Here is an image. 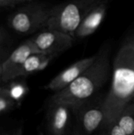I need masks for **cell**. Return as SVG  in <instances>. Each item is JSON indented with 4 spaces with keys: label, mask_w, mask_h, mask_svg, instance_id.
<instances>
[{
    "label": "cell",
    "mask_w": 134,
    "mask_h": 135,
    "mask_svg": "<svg viewBox=\"0 0 134 135\" xmlns=\"http://www.w3.org/2000/svg\"><path fill=\"white\" fill-rule=\"evenodd\" d=\"M111 76L103 106V128L115 122L122 111L134 100V40L127 42L119 49L114 61Z\"/></svg>",
    "instance_id": "obj_1"
},
{
    "label": "cell",
    "mask_w": 134,
    "mask_h": 135,
    "mask_svg": "<svg viewBox=\"0 0 134 135\" xmlns=\"http://www.w3.org/2000/svg\"><path fill=\"white\" fill-rule=\"evenodd\" d=\"M110 74V51L108 47H103L96 54L92 65L68 87L54 93L49 102L70 106L85 103L100 94V91L107 82Z\"/></svg>",
    "instance_id": "obj_2"
},
{
    "label": "cell",
    "mask_w": 134,
    "mask_h": 135,
    "mask_svg": "<svg viewBox=\"0 0 134 135\" xmlns=\"http://www.w3.org/2000/svg\"><path fill=\"white\" fill-rule=\"evenodd\" d=\"M100 1L75 0L51 7L47 28L74 38V35L85 16Z\"/></svg>",
    "instance_id": "obj_3"
},
{
    "label": "cell",
    "mask_w": 134,
    "mask_h": 135,
    "mask_svg": "<svg viewBox=\"0 0 134 135\" xmlns=\"http://www.w3.org/2000/svg\"><path fill=\"white\" fill-rule=\"evenodd\" d=\"M50 8L41 2L29 0L8 17V25L16 33L28 35L47 28Z\"/></svg>",
    "instance_id": "obj_4"
},
{
    "label": "cell",
    "mask_w": 134,
    "mask_h": 135,
    "mask_svg": "<svg viewBox=\"0 0 134 135\" xmlns=\"http://www.w3.org/2000/svg\"><path fill=\"white\" fill-rule=\"evenodd\" d=\"M105 98L106 95L99 94L85 103L70 106L75 118V125L85 134L93 135L103 128Z\"/></svg>",
    "instance_id": "obj_5"
},
{
    "label": "cell",
    "mask_w": 134,
    "mask_h": 135,
    "mask_svg": "<svg viewBox=\"0 0 134 135\" xmlns=\"http://www.w3.org/2000/svg\"><path fill=\"white\" fill-rule=\"evenodd\" d=\"M73 111L70 105L49 102L46 115V130L48 135H70L73 127Z\"/></svg>",
    "instance_id": "obj_6"
},
{
    "label": "cell",
    "mask_w": 134,
    "mask_h": 135,
    "mask_svg": "<svg viewBox=\"0 0 134 135\" xmlns=\"http://www.w3.org/2000/svg\"><path fill=\"white\" fill-rule=\"evenodd\" d=\"M30 40L41 54L58 55L72 47L76 40L69 35L47 28L36 34Z\"/></svg>",
    "instance_id": "obj_7"
},
{
    "label": "cell",
    "mask_w": 134,
    "mask_h": 135,
    "mask_svg": "<svg viewBox=\"0 0 134 135\" xmlns=\"http://www.w3.org/2000/svg\"><path fill=\"white\" fill-rule=\"evenodd\" d=\"M35 54L41 53L30 39L21 44L9 55L3 63L2 82H10L18 78L19 71L24 62Z\"/></svg>",
    "instance_id": "obj_8"
},
{
    "label": "cell",
    "mask_w": 134,
    "mask_h": 135,
    "mask_svg": "<svg viewBox=\"0 0 134 135\" xmlns=\"http://www.w3.org/2000/svg\"><path fill=\"white\" fill-rule=\"evenodd\" d=\"M96 59V54L88 58L82 59L56 75L46 86L47 90L54 93L60 92L68 87L78 77H80L89 66L92 65Z\"/></svg>",
    "instance_id": "obj_9"
},
{
    "label": "cell",
    "mask_w": 134,
    "mask_h": 135,
    "mask_svg": "<svg viewBox=\"0 0 134 135\" xmlns=\"http://www.w3.org/2000/svg\"><path fill=\"white\" fill-rule=\"evenodd\" d=\"M107 9L108 2L100 0L85 16L74 35V39H84L93 34L103 23Z\"/></svg>",
    "instance_id": "obj_10"
},
{
    "label": "cell",
    "mask_w": 134,
    "mask_h": 135,
    "mask_svg": "<svg viewBox=\"0 0 134 135\" xmlns=\"http://www.w3.org/2000/svg\"><path fill=\"white\" fill-rule=\"evenodd\" d=\"M128 135H134V100L130 102L115 121Z\"/></svg>",
    "instance_id": "obj_11"
},
{
    "label": "cell",
    "mask_w": 134,
    "mask_h": 135,
    "mask_svg": "<svg viewBox=\"0 0 134 135\" xmlns=\"http://www.w3.org/2000/svg\"><path fill=\"white\" fill-rule=\"evenodd\" d=\"M47 55H44V54H35L28 57L21 68L19 71L18 78L23 76H28L32 74L38 72L39 67L42 61L46 58Z\"/></svg>",
    "instance_id": "obj_12"
},
{
    "label": "cell",
    "mask_w": 134,
    "mask_h": 135,
    "mask_svg": "<svg viewBox=\"0 0 134 135\" xmlns=\"http://www.w3.org/2000/svg\"><path fill=\"white\" fill-rule=\"evenodd\" d=\"M9 94V96L16 102L21 100L24 96L26 94V92L28 90V88L23 84L19 82H12L9 83L8 86L4 87Z\"/></svg>",
    "instance_id": "obj_13"
},
{
    "label": "cell",
    "mask_w": 134,
    "mask_h": 135,
    "mask_svg": "<svg viewBox=\"0 0 134 135\" xmlns=\"http://www.w3.org/2000/svg\"><path fill=\"white\" fill-rule=\"evenodd\" d=\"M16 102L9 96L4 87H0V114L13 108Z\"/></svg>",
    "instance_id": "obj_14"
},
{
    "label": "cell",
    "mask_w": 134,
    "mask_h": 135,
    "mask_svg": "<svg viewBox=\"0 0 134 135\" xmlns=\"http://www.w3.org/2000/svg\"><path fill=\"white\" fill-rule=\"evenodd\" d=\"M100 135H128L118 125L116 122L105 127L100 133Z\"/></svg>",
    "instance_id": "obj_15"
},
{
    "label": "cell",
    "mask_w": 134,
    "mask_h": 135,
    "mask_svg": "<svg viewBox=\"0 0 134 135\" xmlns=\"http://www.w3.org/2000/svg\"><path fill=\"white\" fill-rule=\"evenodd\" d=\"M29 0H0V10L19 7Z\"/></svg>",
    "instance_id": "obj_16"
},
{
    "label": "cell",
    "mask_w": 134,
    "mask_h": 135,
    "mask_svg": "<svg viewBox=\"0 0 134 135\" xmlns=\"http://www.w3.org/2000/svg\"><path fill=\"white\" fill-rule=\"evenodd\" d=\"M9 55V52L6 50H5L2 46H0V82H2V72L3 63L5 62Z\"/></svg>",
    "instance_id": "obj_17"
},
{
    "label": "cell",
    "mask_w": 134,
    "mask_h": 135,
    "mask_svg": "<svg viewBox=\"0 0 134 135\" xmlns=\"http://www.w3.org/2000/svg\"><path fill=\"white\" fill-rule=\"evenodd\" d=\"M7 39H8V35L6 32L3 28H0V46H2L6 41Z\"/></svg>",
    "instance_id": "obj_18"
},
{
    "label": "cell",
    "mask_w": 134,
    "mask_h": 135,
    "mask_svg": "<svg viewBox=\"0 0 134 135\" xmlns=\"http://www.w3.org/2000/svg\"><path fill=\"white\" fill-rule=\"evenodd\" d=\"M70 135H88L86 134H85L83 131H81L76 125L73 127V130H72V132Z\"/></svg>",
    "instance_id": "obj_19"
},
{
    "label": "cell",
    "mask_w": 134,
    "mask_h": 135,
    "mask_svg": "<svg viewBox=\"0 0 134 135\" xmlns=\"http://www.w3.org/2000/svg\"><path fill=\"white\" fill-rule=\"evenodd\" d=\"M15 135H23L22 128H18V129L15 131Z\"/></svg>",
    "instance_id": "obj_20"
},
{
    "label": "cell",
    "mask_w": 134,
    "mask_h": 135,
    "mask_svg": "<svg viewBox=\"0 0 134 135\" xmlns=\"http://www.w3.org/2000/svg\"><path fill=\"white\" fill-rule=\"evenodd\" d=\"M3 135H15V132L13 134H5Z\"/></svg>",
    "instance_id": "obj_21"
}]
</instances>
